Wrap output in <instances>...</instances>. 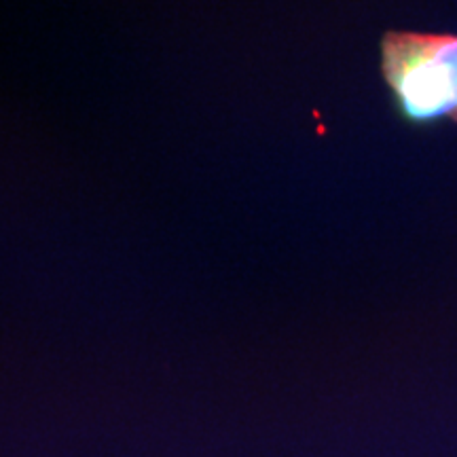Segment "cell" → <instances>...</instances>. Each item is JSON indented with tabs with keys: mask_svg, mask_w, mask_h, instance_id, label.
<instances>
[{
	"mask_svg": "<svg viewBox=\"0 0 457 457\" xmlns=\"http://www.w3.org/2000/svg\"><path fill=\"white\" fill-rule=\"evenodd\" d=\"M381 72L407 121L447 117L457 123V34L386 32Z\"/></svg>",
	"mask_w": 457,
	"mask_h": 457,
	"instance_id": "obj_1",
	"label": "cell"
}]
</instances>
